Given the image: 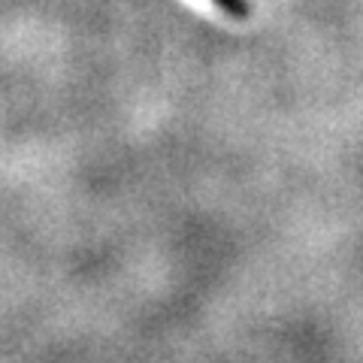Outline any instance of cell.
Returning a JSON list of instances; mask_svg holds the SVG:
<instances>
[{
    "label": "cell",
    "instance_id": "1",
    "mask_svg": "<svg viewBox=\"0 0 363 363\" xmlns=\"http://www.w3.org/2000/svg\"><path fill=\"white\" fill-rule=\"evenodd\" d=\"M212 4H218L224 13H230V16H248V4H245V0H212Z\"/></svg>",
    "mask_w": 363,
    "mask_h": 363
}]
</instances>
